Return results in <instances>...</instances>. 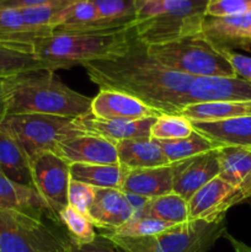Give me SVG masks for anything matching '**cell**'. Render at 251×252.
I'll list each match as a JSON object with an SVG mask.
<instances>
[{
  "mask_svg": "<svg viewBox=\"0 0 251 252\" xmlns=\"http://www.w3.org/2000/svg\"><path fill=\"white\" fill-rule=\"evenodd\" d=\"M83 66L100 89L122 91L161 113L179 115L188 105V89L193 78L159 63L137 36L121 53L88 62Z\"/></svg>",
  "mask_w": 251,
  "mask_h": 252,
  "instance_id": "6da1fadb",
  "label": "cell"
},
{
  "mask_svg": "<svg viewBox=\"0 0 251 252\" xmlns=\"http://www.w3.org/2000/svg\"><path fill=\"white\" fill-rule=\"evenodd\" d=\"M4 95L6 116L37 113L75 120L91 113L93 98L69 88L51 69L5 79Z\"/></svg>",
  "mask_w": 251,
  "mask_h": 252,
  "instance_id": "7a4b0ae2",
  "label": "cell"
},
{
  "mask_svg": "<svg viewBox=\"0 0 251 252\" xmlns=\"http://www.w3.org/2000/svg\"><path fill=\"white\" fill-rule=\"evenodd\" d=\"M134 37L133 26L94 31H53L37 38L32 46L36 56L56 71L121 53Z\"/></svg>",
  "mask_w": 251,
  "mask_h": 252,
  "instance_id": "3957f363",
  "label": "cell"
},
{
  "mask_svg": "<svg viewBox=\"0 0 251 252\" xmlns=\"http://www.w3.org/2000/svg\"><path fill=\"white\" fill-rule=\"evenodd\" d=\"M208 0H135V36L145 46L202 32Z\"/></svg>",
  "mask_w": 251,
  "mask_h": 252,
  "instance_id": "277c9868",
  "label": "cell"
},
{
  "mask_svg": "<svg viewBox=\"0 0 251 252\" xmlns=\"http://www.w3.org/2000/svg\"><path fill=\"white\" fill-rule=\"evenodd\" d=\"M225 234V218H220L213 221L188 219L154 236L103 235L111 239L122 252H207Z\"/></svg>",
  "mask_w": 251,
  "mask_h": 252,
  "instance_id": "5b68a950",
  "label": "cell"
},
{
  "mask_svg": "<svg viewBox=\"0 0 251 252\" xmlns=\"http://www.w3.org/2000/svg\"><path fill=\"white\" fill-rule=\"evenodd\" d=\"M148 51L167 69L192 78L236 76L221 49L202 32L169 43L148 46Z\"/></svg>",
  "mask_w": 251,
  "mask_h": 252,
  "instance_id": "8992f818",
  "label": "cell"
},
{
  "mask_svg": "<svg viewBox=\"0 0 251 252\" xmlns=\"http://www.w3.org/2000/svg\"><path fill=\"white\" fill-rule=\"evenodd\" d=\"M0 130L16 140L29 158L53 152L59 143L86 134L73 118L37 113L5 116Z\"/></svg>",
  "mask_w": 251,
  "mask_h": 252,
  "instance_id": "52a82bcc",
  "label": "cell"
},
{
  "mask_svg": "<svg viewBox=\"0 0 251 252\" xmlns=\"http://www.w3.org/2000/svg\"><path fill=\"white\" fill-rule=\"evenodd\" d=\"M10 211H0V252H65L70 238L59 221L48 224Z\"/></svg>",
  "mask_w": 251,
  "mask_h": 252,
  "instance_id": "ba28073f",
  "label": "cell"
},
{
  "mask_svg": "<svg viewBox=\"0 0 251 252\" xmlns=\"http://www.w3.org/2000/svg\"><path fill=\"white\" fill-rule=\"evenodd\" d=\"M30 165L34 189L59 218V213L69 206L70 165L53 152L33 155L30 158Z\"/></svg>",
  "mask_w": 251,
  "mask_h": 252,
  "instance_id": "9c48e42d",
  "label": "cell"
},
{
  "mask_svg": "<svg viewBox=\"0 0 251 252\" xmlns=\"http://www.w3.org/2000/svg\"><path fill=\"white\" fill-rule=\"evenodd\" d=\"M244 202L240 191L217 176L188 199V218L208 221L225 218L231 207Z\"/></svg>",
  "mask_w": 251,
  "mask_h": 252,
  "instance_id": "30bf717a",
  "label": "cell"
},
{
  "mask_svg": "<svg viewBox=\"0 0 251 252\" xmlns=\"http://www.w3.org/2000/svg\"><path fill=\"white\" fill-rule=\"evenodd\" d=\"M174 192L188 199L219 175L218 148L181 161L172 162Z\"/></svg>",
  "mask_w": 251,
  "mask_h": 252,
  "instance_id": "8fae6325",
  "label": "cell"
},
{
  "mask_svg": "<svg viewBox=\"0 0 251 252\" xmlns=\"http://www.w3.org/2000/svg\"><path fill=\"white\" fill-rule=\"evenodd\" d=\"M91 115L102 120L138 121L157 118L161 112L122 91L100 89L91 100Z\"/></svg>",
  "mask_w": 251,
  "mask_h": 252,
  "instance_id": "7c38bea8",
  "label": "cell"
},
{
  "mask_svg": "<svg viewBox=\"0 0 251 252\" xmlns=\"http://www.w3.org/2000/svg\"><path fill=\"white\" fill-rule=\"evenodd\" d=\"M217 101H251V83L238 76L193 78L188 89V105Z\"/></svg>",
  "mask_w": 251,
  "mask_h": 252,
  "instance_id": "4fadbf2b",
  "label": "cell"
},
{
  "mask_svg": "<svg viewBox=\"0 0 251 252\" xmlns=\"http://www.w3.org/2000/svg\"><path fill=\"white\" fill-rule=\"evenodd\" d=\"M53 153L69 165L120 164L116 145L97 135L85 134L64 140L54 148Z\"/></svg>",
  "mask_w": 251,
  "mask_h": 252,
  "instance_id": "5bb4252c",
  "label": "cell"
},
{
  "mask_svg": "<svg viewBox=\"0 0 251 252\" xmlns=\"http://www.w3.org/2000/svg\"><path fill=\"white\" fill-rule=\"evenodd\" d=\"M88 218L94 226L111 231L134 218L127 194L116 189H96Z\"/></svg>",
  "mask_w": 251,
  "mask_h": 252,
  "instance_id": "9a60e30c",
  "label": "cell"
},
{
  "mask_svg": "<svg viewBox=\"0 0 251 252\" xmlns=\"http://www.w3.org/2000/svg\"><path fill=\"white\" fill-rule=\"evenodd\" d=\"M0 211H10L36 219L59 221L33 187L16 184L0 172Z\"/></svg>",
  "mask_w": 251,
  "mask_h": 252,
  "instance_id": "2e32d148",
  "label": "cell"
},
{
  "mask_svg": "<svg viewBox=\"0 0 251 252\" xmlns=\"http://www.w3.org/2000/svg\"><path fill=\"white\" fill-rule=\"evenodd\" d=\"M202 33L219 49H249L251 46V12L226 17H206Z\"/></svg>",
  "mask_w": 251,
  "mask_h": 252,
  "instance_id": "e0dca14e",
  "label": "cell"
},
{
  "mask_svg": "<svg viewBox=\"0 0 251 252\" xmlns=\"http://www.w3.org/2000/svg\"><path fill=\"white\" fill-rule=\"evenodd\" d=\"M157 118L138 121L102 120L89 113L83 117L75 118V122L86 134L97 135L116 145L123 140L150 138V128Z\"/></svg>",
  "mask_w": 251,
  "mask_h": 252,
  "instance_id": "ac0fdd59",
  "label": "cell"
},
{
  "mask_svg": "<svg viewBox=\"0 0 251 252\" xmlns=\"http://www.w3.org/2000/svg\"><path fill=\"white\" fill-rule=\"evenodd\" d=\"M121 191L149 199L171 193L174 192V172L171 164L127 170Z\"/></svg>",
  "mask_w": 251,
  "mask_h": 252,
  "instance_id": "d6986e66",
  "label": "cell"
},
{
  "mask_svg": "<svg viewBox=\"0 0 251 252\" xmlns=\"http://www.w3.org/2000/svg\"><path fill=\"white\" fill-rule=\"evenodd\" d=\"M198 132L217 147L251 149V115L239 116L217 122H191Z\"/></svg>",
  "mask_w": 251,
  "mask_h": 252,
  "instance_id": "ffe728a7",
  "label": "cell"
},
{
  "mask_svg": "<svg viewBox=\"0 0 251 252\" xmlns=\"http://www.w3.org/2000/svg\"><path fill=\"white\" fill-rule=\"evenodd\" d=\"M219 175L221 180L251 201V149L239 147L218 148Z\"/></svg>",
  "mask_w": 251,
  "mask_h": 252,
  "instance_id": "44dd1931",
  "label": "cell"
},
{
  "mask_svg": "<svg viewBox=\"0 0 251 252\" xmlns=\"http://www.w3.org/2000/svg\"><path fill=\"white\" fill-rule=\"evenodd\" d=\"M118 162L122 166L132 169H147L169 165L157 140L152 138L123 140L116 144Z\"/></svg>",
  "mask_w": 251,
  "mask_h": 252,
  "instance_id": "7402d4cb",
  "label": "cell"
},
{
  "mask_svg": "<svg viewBox=\"0 0 251 252\" xmlns=\"http://www.w3.org/2000/svg\"><path fill=\"white\" fill-rule=\"evenodd\" d=\"M39 69L51 68L36 56L31 43L0 39V79Z\"/></svg>",
  "mask_w": 251,
  "mask_h": 252,
  "instance_id": "603a6c76",
  "label": "cell"
},
{
  "mask_svg": "<svg viewBox=\"0 0 251 252\" xmlns=\"http://www.w3.org/2000/svg\"><path fill=\"white\" fill-rule=\"evenodd\" d=\"M0 172L16 184L33 187L30 158L19 143L2 130H0Z\"/></svg>",
  "mask_w": 251,
  "mask_h": 252,
  "instance_id": "cb8c5ba5",
  "label": "cell"
},
{
  "mask_svg": "<svg viewBox=\"0 0 251 252\" xmlns=\"http://www.w3.org/2000/svg\"><path fill=\"white\" fill-rule=\"evenodd\" d=\"M127 170L120 164H71L70 177L96 189H121Z\"/></svg>",
  "mask_w": 251,
  "mask_h": 252,
  "instance_id": "d4e9b609",
  "label": "cell"
},
{
  "mask_svg": "<svg viewBox=\"0 0 251 252\" xmlns=\"http://www.w3.org/2000/svg\"><path fill=\"white\" fill-rule=\"evenodd\" d=\"M189 122H217L239 116L251 115V101H217L187 105L179 113Z\"/></svg>",
  "mask_w": 251,
  "mask_h": 252,
  "instance_id": "484cf974",
  "label": "cell"
},
{
  "mask_svg": "<svg viewBox=\"0 0 251 252\" xmlns=\"http://www.w3.org/2000/svg\"><path fill=\"white\" fill-rule=\"evenodd\" d=\"M138 218H152L171 225L188 220V202L175 192L150 198Z\"/></svg>",
  "mask_w": 251,
  "mask_h": 252,
  "instance_id": "4316f807",
  "label": "cell"
},
{
  "mask_svg": "<svg viewBox=\"0 0 251 252\" xmlns=\"http://www.w3.org/2000/svg\"><path fill=\"white\" fill-rule=\"evenodd\" d=\"M52 32H43L29 26L20 9L0 7V39L1 41L33 43L37 38Z\"/></svg>",
  "mask_w": 251,
  "mask_h": 252,
  "instance_id": "83f0119b",
  "label": "cell"
},
{
  "mask_svg": "<svg viewBox=\"0 0 251 252\" xmlns=\"http://www.w3.org/2000/svg\"><path fill=\"white\" fill-rule=\"evenodd\" d=\"M170 164L217 149L214 143L193 130L188 137L175 140H157Z\"/></svg>",
  "mask_w": 251,
  "mask_h": 252,
  "instance_id": "f1b7e54d",
  "label": "cell"
},
{
  "mask_svg": "<svg viewBox=\"0 0 251 252\" xmlns=\"http://www.w3.org/2000/svg\"><path fill=\"white\" fill-rule=\"evenodd\" d=\"M193 132L187 118L172 113H161L150 128V138L154 140H175L188 137Z\"/></svg>",
  "mask_w": 251,
  "mask_h": 252,
  "instance_id": "f546056e",
  "label": "cell"
},
{
  "mask_svg": "<svg viewBox=\"0 0 251 252\" xmlns=\"http://www.w3.org/2000/svg\"><path fill=\"white\" fill-rule=\"evenodd\" d=\"M102 20L122 27L133 26L135 21V0H91Z\"/></svg>",
  "mask_w": 251,
  "mask_h": 252,
  "instance_id": "4dcf8cb0",
  "label": "cell"
},
{
  "mask_svg": "<svg viewBox=\"0 0 251 252\" xmlns=\"http://www.w3.org/2000/svg\"><path fill=\"white\" fill-rule=\"evenodd\" d=\"M59 220L65 228L70 240L75 241V243H91L97 235L95 231V226L91 223L90 219L71 208L70 206L65 207L59 213Z\"/></svg>",
  "mask_w": 251,
  "mask_h": 252,
  "instance_id": "1f68e13d",
  "label": "cell"
},
{
  "mask_svg": "<svg viewBox=\"0 0 251 252\" xmlns=\"http://www.w3.org/2000/svg\"><path fill=\"white\" fill-rule=\"evenodd\" d=\"M172 226L171 224L152 218H133L120 228L111 231H102V234L111 236H123V238H143L154 236Z\"/></svg>",
  "mask_w": 251,
  "mask_h": 252,
  "instance_id": "d6a6232c",
  "label": "cell"
},
{
  "mask_svg": "<svg viewBox=\"0 0 251 252\" xmlns=\"http://www.w3.org/2000/svg\"><path fill=\"white\" fill-rule=\"evenodd\" d=\"M251 12V0H208L207 17H226Z\"/></svg>",
  "mask_w": 251,
  "mask_h": 252,
  "instance_id": "836d02e7",
  "label": "cell"
},
{
  "mask_svg": "<svg viewBox=\"0 0 251 252\" xmlns=\"http://www.w3.org/2000/svg\"><path fill=\"white\" fill-rule=\"evenodd\" d=\"M95 197V187L78 181H70L68 191V203L71 208L88 217L89 209Z\"/></svg>",
  "mask_w": 251,
  "mask_h": 252,
  "instance_id": "e575fe53",
  "label": "cell"
},
{
  "mask_svg": "<svg viewBox=\"0 0 251 252\" xmlns=\"http://www.w3.org/2000/svg\"><path fill=\"white\" fill-rule=\"evenodd\" d=\"M65 252H122L111 239L103 234H97L91 243L79 244L69 240Z\"/></svg>",
  "mask_w": 251,
  "mask_h": 252,
  "instance_id": "d590c367",
  "label": "cell"
},
{
  "mask_svg": "<svg viewBox=\"0 0 251 252\" xmlns=\"http://www.w3.org/2000/svg\"><path fill=\"white\" fill-rule=\"evenodd\" d=\"M221 52L233 70L235 71V75L251 83V57L236 53L234 51H228V49H221Z\"/></svg>",
  "mask_w": 251,
  "mask_h": 252,
  "instance_id": "8d00e7d4",
  "label": "cell"
},
{
  "mask_svg": "<svg viewBox=\"0 0 251 252\" xmlns=\"http://www.w3.org/2000/svg\"><path fill=\"white\" fill-rule=\"evenodd\" d=\"M76 0H0V7H14V9H24V7L41 6V5L61 4V2H73Z\"/></svg>",
  "mask_w": 251,
  "mask_h": 252,
  "instance_id": "74e56055",
  "label": "cell"
},
{
  "mask_svg": "<svg viewBox=\"0 0 251 252\" xmlns=\"http://www.w3.org/2000/svg\"><path fill=\"white\" fill-rule=\"evenodd\" d=\"M126 193V192H125ZM127 194L128 202H129L130 207H132L133 212H134V218H138L142 213L143 208L145 207L147 202L149 201V198H145V197L138 196V194H133V193H126Z\"/></svg>",
  "mask_w": 251,
  "mask_h": 252,
  "instance_id": "f35d334b",
  "label": "cell"
},
{
  "mask_svg": "<svg viewBox=\"0 0 251 252\" xmlns=\"http://www.w3.org/2000/svg\"><path fill=\"white\" fill-rule=\"evenodd\" d=\"M224 236H225V238L229 240V243H230L234 252H251L250 246L246 245V244H244L243 241L238 240V239H235L234 236L229 235L228 233H226Z\"/></svg>",
  "mask_w": 251,
  "mask_h": 252,
  "instance_id": "ab89813d",
  "label": "cell"
},
{
  "mask_svg": "<svg viewBox=\"0 0 251 252\" xmlns=\"http://www.w3.org/2000/svg\"><path fill=\"white\" fill-rule=\"evenodd\" d=\"M4 80L5 79H0V122L6 116V111H5V95H4Z\"/></svg>",
  "mask_w": 251,
  "mask_h": 252,
  "instance_id": "60d3db41",
  "label": "cell"
}]
</instances>
